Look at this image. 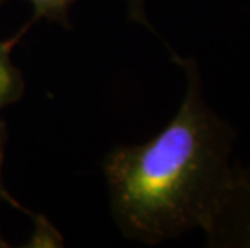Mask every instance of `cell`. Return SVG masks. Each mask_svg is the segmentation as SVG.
<instances>
[{
  "instance_id": "cell-5",
  "label": "cell",
  "mask_w": 250,
  "mask_h": 248,
  "mask_svg": "<svg viewBox=\"0 0 250 248\" xmlns=\"http://www.w3.org/2000/svg\"><path fill=\"white\" fill-rule=\"evenodd\" d=\"M126 2H127V17H129L132 23H137L155 33V29H153V26L150 24L146 13V0H126Z\"/></svg>"
},
{
  "instance_id": "cell-8",
  "label": "cell",
  "mask_w": 250,
  "mask_h": 248,
  "mask_svg": "<svg viewBox=\"0 0 250 248\" xmlns=\"http://www.w3.org/2000/svg\"><path fill=\"white\" fill-rule=\"evenodd\" d=\"M3 2H5V0H0V5H2V3H3Z\"/></svg>"
},
{
  "instance_id": "cell-4",
  "label": "cell",
  "mask_w": 250,
  "mask_h": 248,
  "mask_svg": "<svg viewBox=\"0 0 250 248\" xmlns=\"http://www.w3.org/2000/svg\"><path fill=\"white\" fill-rule=\"evenodd\" d=\"M36 18L68 24V13L76 0H29Z\"/></svg>"
},
{
  "instance_id": "cell-6",
  "label": "cell",
  "mask_w": 250,
  "mask_h": 248,
  "mask_svg": "<svg viewBox=\"0 0 250 248\" xmlns=\"http://www.w3.org/2000/svg\"><path fill=\"white\" fill-rule=\"evenodd\" d=\"M5 137H7V133H5V123L0 118V200L2 198H7L8 202L12 198L8 197L7 191L3 187V182H2V165H3V150H5Z\"/></svg>"
},
{
  "instance_id": "cell-7",
  "label": "cell",
  "mask_w": 250,
  "mask_h": 248,
  "mask_svg": "<svg viewBox=\"0 0 250 248\" xmlns=\"http://www.w3.org/2000/svg\"><path fill=\"white\" fill-rule=\"evenodd\" d=\"M5 247H8V244H7V240H5V237L2 235V229H0V248H5Z\"/></svg>"
},
{
  "instance_id": "cell-3",
  "label": "cell",
  "mask_w": 250,
  "mask_h": 248,
  "mask_svg": "<svg viewBox=\"0 0 250 248\" xmlns=\"http://www.w3.org/2000/svg\"><path fill=\"white\" fill-rule=\"evenodd\" d=\"M23 76L15 66L8 45L0 40V110L17 102L23 95Z\"/></svg>"
},
{
  "instance_id": "cell-1",
  "label": "cell",
  "mask_w": 250,
  "mask_h": 248,
  "mask_svg": "<svg viewBox=\"0 0 250 248\" xmlns=\"http://www.w3.org/2000/svg\"><path fill=\"white\" fill-rule=\"evenodd\" d=\"M186 75L176 114L150 140L120 145L104 161L110 207L126 239L158 245L205 234L236 176V128L207 103L199 63L171 52Z\"/></svg>"
},
{
  "instance_id": "cell-2",
  "label": "cell",
  "mask_w": 250,
  "mask_h": 248,
  "mask_svg": "<svg viewBox=\"0 0 250 248\" xmlns=\"http://www.w3.org/2000/svg\"><path fill=\"white\" fill-rule=\"evenodd\" d=\"M210 248H250V163H237L231 191L213 226L205 232Z\"/></svg>"
}]
</instances>
